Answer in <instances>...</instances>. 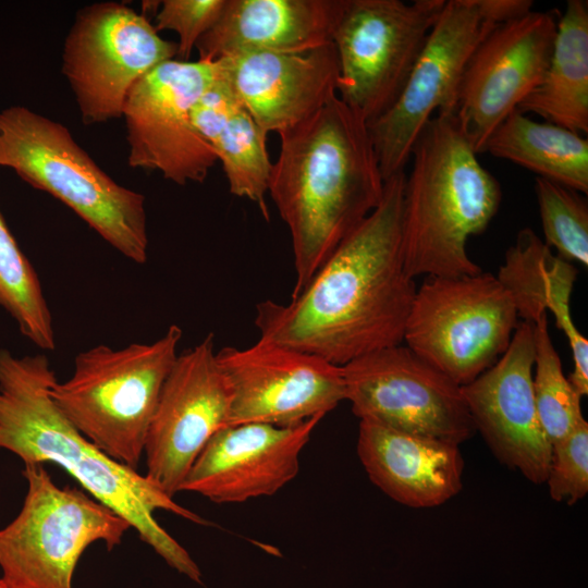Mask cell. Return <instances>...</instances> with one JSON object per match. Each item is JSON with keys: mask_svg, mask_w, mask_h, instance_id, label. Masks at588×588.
Wrapping results in <instances>:
<instances>
[{"mask_svg": "<svg viewBox=\"0 0 588 588\" xmlns=\"http://www.w3.org/2000/svg\"><path fill=\"white\" fill-rule=\"evenodd\" d=\"M406 172L384 181L377 208L334 249L287 304L256 306L260 339L343 367L402 344L417 286L404 267Z\"/></svg>", "mask_w": 588, "mask_h": 588, "instance_id": "6da1fadb", "label": "cell"}, {"mask_svg": "<svg viewBox=\"0 0 588 588\" xmlns=\"http://www.w3.org/2000/svg\"><path fill=\"white\" fill-rule=\"evenodd\" d=\"M279 135L268 193L291 234L294 297L377 208L384 181L367 123L338 95Z\"/></svg>", "mask_w": 588, "mask_h": 588, "instance_id": "7a4b0ae2", "label": "cell"}, {"mask_svg": "<svg viewBox=\"0 0 588 588\" xmlns=\"http://www.w3.org/2000/svg\"><path fill=\"white\" fill-rule=\"evenodd\" d=\"M57 380L45 354L20 357L0 348V449L24 464L62 467L89 495L124 518L169 566L200 584L198 565L159 525L155 513L167 511L199 525L208 523L85 438L51 397Z\"/></svg>", "mask_w": 588, "mask_h": 588, "instance_id": "3957f363", "label": "cell"}, {"mask_svg": "<svg viewBox=\"0 0 588 588\" xmlns=\"http://www.w3.org/2000/svg\"><path fill=\"white\" fill-rule=\"evenodd\" d=\"M477 155L456 112L437 113L419 133L403 198L402 248L411 278L481 272L466 242L486 230L502 194Z\"/></svg>", "mask_w": 588, "mask_h": 588, "instance_id": "277c9868", "label": "cell"}, {"mask_svg": "<svg viewBox=\"0 0 588 588\" xmlns=\"http://www.w3.org/2000/svg\"><path fill=\"white\" fill-rule=\"evenodd\" d=\"M0 167L62 201L125 258L146 262L145 196L109 176L63 124L22 106L1 110Z\"/></svg>", "mask_w": 588, "mask_h": 588, "instance_id": "5b68a950", "label": "cell"}, {"mask_svg": "<svg viewBox=\"0 0 588 588\" xmlns=\"http://www.w3.org/2000/svg\"><path fill=\"white\" fill-rule=\"evenodd\" d=\"M182 329L171 324L151 343L78 353L72 376L51 397L70 422L113 460L137 469L163 383L177 357Z\"/></svg>", "mask_w": 588, "mask_h": 588, "instance_id": "8992f818", "label": "cell"}, {"mask_svg": "<svg viewBox=\"0 0 588 588\" xmlns=\"http://www.w3.org/2000/svg\"><path fill=\"white\" fill-rule=\"evenodd\" d=\"M21 511L0 529V567L17 588H72L83 552L103 541L119 546L131 525L78 488L59 487L44 464L26 463Z\"/></svg>", "mask_w": 588, "mask_h": 588, "instance_id": "52a82bcc", "label": "cell"}, {"mask_svg": "<svg viewBox=\"0 0 588 588\" xmlns=\"http://www.w3.org/2000/svg\"><path fill=\"white\" fill-rule=\"evenodd\" d=\"M517 318L492 273L427 277L416 290L403 343L462 387L504 354Z\"/></svg>", "mask_w": 588, "mask_h": 588, "instance_id": "ba28073f", "label": "cell"}, {"mask_svg": "<svg viewBox=\"0 0 588 588\" xmlns=\"http://www.w3.org/2000/svg\"><path fill=\"white\" fill-rule=\"evenodd\" d=\"M445 0H345L332 33L338 97L369 125L403 90Z\"/></svg>", "mask_w": 588, "mask_h": 588, "instance_id": "9c48e42d", "label": "cell"}, {"mask_svg": "<svg viewBox=\"0 0 588 588\" xmlns=\"http://www.w3.org/2000/svg\"><path fill=\"white\" fill-rule=\"evenodd\" d=\"M177 56L144 14L120 2L89 4L77 12L64 40L62 73L86 125L121 118L133 86Z\"/></svg>", "mask_w": 588, "mask_h": 588, "instance_id": "30bf717a", "label": "cell"}, {"mask_svg": "<svg viewBox=\"0 0 588 588\" xmlns=\"http://www.w3.org/2000/svg\"><path fill=\"white\" fill-rule=\"evenodd\" d=\"M495 25L483 0H445L400 96L368 125L383 181L405 171L419 133L433 115L457 112L467 62Z\"/></svg>", "mask_w": 588, "mask_h": 588, "instance_id": "8fae6325", "label": "cell"}, {"mask_svg": "<svg viewBox=\"0 0 588 588\" xmlns=\"http://www.w3.org/2000/svg\"><path fill=\"white\" fill-rule=\"evenodd\" d=\"M342 371L345 400L359 420L457 445L476 432L461 385L403 343L358 357Z\"/></svg>", "mask_w": 588, "mask_h": 588, "instance_id": "7c38bea8", "label": "cell"}, {"mask_svg": "<svg viewBox=\"0 0 588 588\" xmlns=\"http://www.w3.org/2000/svg\"><path fill=\"white\" fill-rule=\"evenodd\" d=\"M218 72L217 61L173 59L133 86L121 117L130 167L158 171L177 185L206 180L218 159L193 126L191 111Z\"/></svg>", "mask_w": 588, "mask_h": 588, "instance_id": "4fadbf2b", "label": "cell"}, {"mask_svg": "<svg viewBox=\"0 0 588 588\" xmlns=\"http://www.w3.org/2000/svg\"><path fill=\"white\" fill-rule=\"evenodd\" d=\"M230 415V385L209 333L177 355L163 383L145 439V476L173 498L209 440L229 426Z\"/></svg>", "mask_w": 588, "mask_h": 588, "instance_id": "5bb4252c", "label": "cell"}, {"mask_svg": "<svg viewBox=\"0 0 588 588\" xmlns=\"http://www.w3.org/2000/svg\"><path fill=\"white\" fill-rule=\"evenodd\" d=\"M217 360L231 390L229 426L297 425L345 400L342 367L294 348L259 339L222 347Z\"/></svg>", "mask_w": 588, "mask_h": 588, "instance_id": "9a60e30c", "label": "cell"}, {"mask_svg": "<svg viewBox=\"0 0 588 588\" xmlns=\"http://www.w3.org/2000/svg\"><path fill=\"white\" fill-rule=\"evenodd\" d=\"M556 25L553 12L530 11L493 26L474 50L461 81L456 113L477 154L542 79Z\"/></svg>", "mask_w": 588, "mask_h": 588, "instance_id": "2e32d148", "label": "cell"}, {"mask_svg": "<svg viewBox=\"0 0 588 588\" xmlns=\"http://www.w3.org/2000/svg\"><path fill=\"white\" fill-rule=\"evenodd\" d=\"M532 324L517 323L504 354L461 392L476 431L498 461L534 483L546 482L551 443L537 413Z\"/></svg>", "mask_w": 588, "mask_h": 588, "instance_id": "e0dca14e", "label": "cell"}, {"mask_svg": "<svg viewBox=\"0 0 588 588\" xmlns=\"http://www.w3.org/2000/svg\"><path fill=\"white\" fill-rule=\"evenodd\" d=\"M323 416L292 426L247 422L217 431L200 452L180 491L218 503L270 497L299 471V455Z\"/></svg>", "mask_w": 588, "mask_h": 588, "instance_id": "ac0fdd59", "label": "cell"}, {"mask_svg": "<svg viewBox=\"0 0 588 588\" xmlns=\"http://www.w3.org/2000/svg\"><path fill=\"white\" fill-rule=\"evenodd\" d=\"M240 102L266 132H285L336 95L333 42L302 52L253 51L217 60Z\"/></svg>", "mask_w": 588, "mask_h": 588, "instance_id": "d6986e66", "label": "cell"}, {"mask_svg": "<svg viewBox=\"0 0 588 588\" xmlns=\"http://www.w3.org/2000/svg\"><path fill=\"white\" fill-rule=\"evenodd\" d=\"M357 455L371 482L395 502L439 506L463 488L460 445L359 420Z\"/></svg>", "mask_w": 588, "mask_h": 588, "instance_id": "ffe728a7", "label": "cell"}, {"mask_svg": "<svg viewBox=\"0 0 588 588\" xmlns=\"http://www.w3.org/2000/svg\"><path fill=\"white\" fill-rule=\"evenodd\" d=\"M345 0H226L195 48L217 61L253 51L302 52L332 42Z\"/></svg>", "mask_w": 588, "mask_h": 588, "instance_id": "44dd1931", "label": "cell"}, {"mask_svg": "<svg viewBox=\"0 0 588 588\" xmlns=\"http://www.w3.org/2000/svg\"><path fill=\"white\" fill-rule=\"evenodd\" d=\"M577 269L542 241L531 229H523L505 253L495 275L511 296L523 321L534 323L549 311L565 334L574 360L568 380L581 396L588 393V340L571 315V295Z\"/></svg>", "mask_w": 588, "mask_h": 588, "instance_id": "7402d4cb", "label": "cell"}, {"mask_svg": "<svg viewBox=\"0 0 588 588\" xmlns=\"http://www.w3.org/2000/svg\"><path fill=\"white\" fill-rule=\"evenodd\" d=\"M581 135L588 133V4L568 0L558 19L549 65L516 109Z\"/></svg>", "mask_w": 588, "mask_h": 588, "instance_id": "603a6c76", "label": "cell"}, {"mask_svg": "<svg viewBox=\"0 0 588 588\" xmlns=\"http://www.w3.org/2000/svg\"><path fill=\"white\" fill-rule=\"evenodd\" d=\"M482 152L588 193V139L565 127L537 122L515 110L490 135Z\"/></svg>", "mask_w": 588, "mask_h": 588, "instance_id": "cb8c5ba5", "label": "cell"}, {"mask_svg": "<svg viewBox=\"0 0 588 588\" xmlns=\"http://www.w3.org/2000/svg\"><path fill=\"white\" fill-rule=\"evenodd\" d=\"M0 307L42 351L56 348L52 316L40 280L0 212Z\"/></svg>", "mask_w": 588, "mask_h": 588, "instance_id": "d4e9b609", "label": "cell"}, {"mask_svg": "<svg viewBox=\"0 0 588 588\" xmlns=\"http://www.w3.org/2000/svg\"><path fill=\"white\" fill-rule=\"evenodd\" d=\"M267 133L240 106L212 145L229 183L230 193L259 206L269 220L266 204L273 162L267 150Z\"/></svg>", "mask_w": 588, "mask_h": 588, "instance_id": "484cf974", "label": "cell"}, {"mask_svg": "<svg viewBox=\"0 0 588 588\" xmlns=\"http://www.w3.org/2000/svg\"><path fill=\"white\" fill-rule=\"evenodd\" d=\"M532 324L535 362L532 384L537 413L543 432L552 444L569 434L583 421L581 395L564 375L560 356L552 343L548 314Z\"/></svg>", "mask_w": 588, "mask_h": 588, "instance_id": "4316f807", "label": "cell"}, {"mask_svg": "<svg viewBox=\"0 0 588 588\" xmlns=\"http://www.w3.org/2000/svg\"><path fill=\"white\" fill-rule=\"evenodd\" d=\"M535 193L544 243L558 256L588 266V207L579 193L555 182L537 177Z\"/></svg>", "mask_w": 588, "mask_h": 588, "instance_id": "83f0119b", "label": "cell"}, {"mask_svg": "<svg viewBox=\"0 0 588 588\" xmlns=\"http://www.w3.org/2000/svg\"><path fill=\"white\" fill-rule=\"evenodd\" d=\"M549 494L555 502L573 505L588 492V422L551 444V457L546 479Z\"/></svg>", "mask_w": 588, "mask_h": 588, "instance_id": "f1b7e54d", "label": "cell"}, {"mask_svg": "<svg viewBox=\"0 0 588 588\" xmlns=\"http://www.w3.org/2000/svg\"><path fill=\"white\" fill-rule=\"evenodd\" d=\"M225 3L226 0H163L154 27L158 33H176V57L180 61H188L197 41L216 24Z\"/></svg>", "mask_w": 588, "mask_h": 588, "instance_id": "f546056e", "label": "cell"}, {"mask_svg": "<svg viewBox=\"0 0 588 588\" xmlns=\"http://www.w3.org/2000/svg\"><path fill=\"white\" fill-rule=\"evenodd\" d=\"M217 62L219 72L216 78L200 94L191 111L193 126L211 147L233 112L242 106L223 68Z\"/></svg>", "mask_w": 588, "mask_h": 588, "instance_id": "4dcf8cb0", "label": "cell"}, {"mask_svg": "<svg viewBox=\"0 0 588 588\" xmlns=\"http://www.w3.org/2000/svg\"><path fill=\"white\" fill-rule=\"evenodd\" d=\"M0 588H17L14 585L7 581L4 578H0Z\"/></svg>", "mask_w": 588, "mask_h": 588, "instance_id": "1f68e13d", "label": "cell"}]
</instances>
